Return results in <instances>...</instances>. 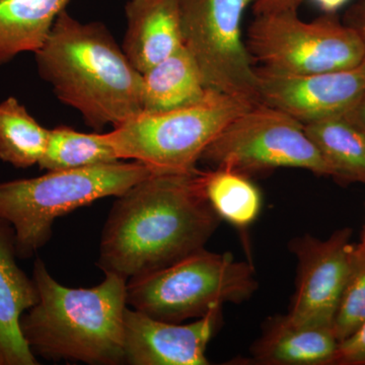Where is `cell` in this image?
<instances>
[{"mask_svg":"<svg viewBox=\"0 0 365 365\" xmlns=\"http://www.w3.org/2000/svg\"><path fill=\"white\" fill-rule=\"evenodd\" d=\"M205 172L151 173L116 197L103 230L98 267L125 279L204 249L222 218L209 203Z\"/></svg>","mask_w":365,"mask_h":365,"instance_id":"6da1fadb","label":"cell"},{"mask_svg":"<svg viewBox=\"0 0 365 365\" xmlns=\"http://www.w3.org/2000/svg\"><path fill=\"white\" fill-rule=\"evenodd\" d=\"M34 54L41 78L93 130L114 128L143 111V74L104 24L81 23L66 9Z\"/></svg>","mask_w":365,"mask_h":365,"instance_id":"7a4b0ae2","label":"cell"},{"mask_svg":"<svg viewBox=\"0 0 365 365\" xmlns=\"http://www.w3.org/2000/svg\"><path fill=\"white\" fill-rule=\"evenodd\" d=\"M98 287H63L44 262L35 261L39 300L20 321L26 344L45 359L93 365L124 364V314L128 280L105 273Z\"/></svg>","mask_w":365,"mask_h":365,"instance_id":"3957f363","label":"cell"},{"mask_svg":"<svg viewBox=\"0 0 365 365\" xmlns=\"http://www.w3.org/2000/svg\"><path fill=\"white\" fill-rule=\"evenodd\" d=\"M151 173L143 163L119 160L0 182V220L14 228L18 258H31L49 242L56 218L98 199L122 195Z\"/></svg>","mask_w":365,"mask_h":365,"instance_id":"277c9868","label":"cell"},{"mask_svg":"<svg viewBox=\"0 0 365 365\" xmlns=\"http://www.w3.org/2000/svg\"><path fill=\"white\" fill-rule=\"evenodd\" d=\"M255 105L209 90L195 104L170 111H141L107 134L120 160L143 163L153 173L192 172L209 144Z\"/></svg>","mask_w":365,"mask_h":365,"instance_id":"5b68a950","label":"cell"},{"mask_svg":"<svg viewBox=\"0 0 365 365\" xmlns=\"http://www.w3.org/2000/svg\"><path fill=\"white\" fill-rule=\"evenodd\" d=\"M258 288L253 266L228 253L199 250L127 282V304L170 323L200 319L227 302L240 304Z\"/></svg>","mask_w":365,"mask_h":365,"instance_id":"8992f818","label":"cell"},{"mask_svg":"<svg viewBox=\"0 0 365 365\" xmlns=\"http://www.w3.org/2000/svg\"><path fill=\"white\" fill-rule=\"evenodd\" d=\"M246 45L262 67L287 74L356 68L365 52L359 31L341 23L335 14L304 21L297 11L257 14Z\"/></svg>","mask_w":365,"mask_h":365,"instance_id":"52a82bcc","label":"cell"},{"mask_svg":"<svg viewBox=\"0 0 365 365\" xmlns=\"http://www.w3.org/2000/svg\"><path fill=\"white\" fill-rule=\"evenodd\" d=\"M200 162L246 176L295 168L335 179L333 168L307 136L304 125L263 104L253 106L230 122L204 150Z\"/></svg>","mask_w":365,"mask_h":365,"instance_id":"ba28073f","label":"cell"},{"mask_svg":"<svg viewBox=\"0 0 365 365\" xmlns=\"http://www.w3.org/2000/svg\"><path fill=\"white\" fill-rule=\"evenodd\" d=\"M256 0H180L182 46L208 90L259 103L256 68L242 20Z\"/></svg>","mask_w":365,"mask_h":365,"instance_id":"9c48e42d","label":"cell"},{"mask_svg":"<svg viewBox=\"0 0 365 365\" xmlns=\"http://www.w3.org/2000/svg\"><path fill=\"white\" fill-rule=\"evenodd\" d=\"M352 230L334 232L328 239L311 235L290 242L297 260V289L287 318L299 326L332 330L343 290L351 272L355 245Z\"/></svg>","mask_w":365,"mask_h":365,"instance_id":"30bf717a","label":"cell"},{"mask_svg":"<svg viewBox=\"0 0 365 365\" xmlns=\"http://www.w3.org/2000/svg\"><path fill=\"white\" fill-rule=\"evenodd\" d=\"M260 104L285 113L302 125L347 114L365 91V68L287 74L256 68Z\"/></svg>","mask_w":365,"mask_h":365,"instance_id":"8fae6325","label":"cell"},{"mask_svg":"<svg viewBox=\"0 0 365 365\" xmlns=\"http://www.w3.org/2000/svg\"><path fill=\"white\" fill-rule=\"evenodd\" d=\"M222 309L192 323H170L127 307L124 314V364L206 365V348L220 322Z\"/></svg>","mask_w":365,"mask_h":365,"instance_id":"7c38bea8","label":"cell"},{"mask_svg":"<svg viewBox=\"0 0 365 365\" xmlns=\"http://www.w3.org/2000/svg\"><path fill=\"white\" fill-rule=\"evenodd\" d=\"M14 230L0 220V365H37L21 334L20 321L39 300L33 278L16 263Z\"/></svg>","mask_w":365,"mask_h":365,"instance_id":"4fadbf2b","label":"cell"},{"mask_svg":"<svg viewBox=\"0 0 365 365\" xmlns=\"http://www.w3.org/2000/svg\"><path fill=\"white\" fill-rule=\"evenodd\" d=\"M125 16L122 49L140 73L182 47L180 0H128Z\"/></svg>","mask_w":365,"mask_h":365,"instance_id":"5bb4252c","label":"cell"},{"mask_svg":"<svg viewBox=\"0 0 365 365\" xmlns=\"http://www.w3.org/2000/svg\"><path fill=\"white\" fill-rule=\"evenodd\" d=\"M338 346L331 329L295 325L278 316L269 319L252 354L258 364L331 365Z\"/></svg>","mask_w":365,"mask_h":365,"instance_id":"9a60e30c","label":"cell"},{"mask_svg":"<svg viewBox=\"0 0 365 365\" xmlns=\"http://www.w3.org/2000/svg\"><path fill=\"white\" fill-rule=\"evenodd\" d=\"M143 74V112H165L195 104L208 93L195 60L182 46Z\"/></svg>","mask_w":365,"mask_h":365,"instance_id":"2e32d148","label":"cell"},{"mask_svg":"<svg viewBox=\"0 0 365 365\" xmlns=\"http://www.w3.org/2000/svg\"><path fill=\"white\" fill-rule=\"evenodd\" d=\"M71 0H0V66L37 52Z\"/></svg>","mask_w":365,"mask_h":365,"instance_id":"e0dca14e","label":"cell"},{"mask_svg":"<svg viewBox=\"0 0 365 365\" xmlns=\"http://www.w3.org/2000/svg\"><path fill=\"white\" fill-rule=\"evenodd\" d=\"M341 182L365 185V130L348 114L304 125Z\"/></svg>","mask_w":365,"mask_h":365,"instance_id":"ac0fdd59","label":"cell"},{"mask_svg":"<svg viewBox=\"0 0 365 365\" xmlns=\"http://www.w3.org/2000/svg\"><path fill=\"white\" fill-rule=\"evenodd\" d=\"M49 132L16 98L0 103V160L4 163L19 169L39 165Z\"/></svg>","mask_w":365,"mask_h":365,"instance_id":"d6986e66","label":"cell"},{"mask_svg":"<svg viewBox=\"0 0 365 365\" xmlns=\"http://www.w3.org/2000/svg\"><path fill=\"white\" fill-rule=\"evenodd\" d=\"M119 160L107 133H83L59 126L50 129L47 148L38 165L48 172L85 169Z\"/></svg>","mask_w":365,"mask_h":365,"instance_id":"ffe728a7","label":"cell"},{"mask_svg":"<svg viewBox=\"0 0 365 365\" xmlns=\"http://www.w3.org/2000/svg\"><path fill=\"white\" fill-rule=\"evenodd\" d=\"M204 188L217 215L235 227H248L260 213V191L246 175L216 168L205 172Z\"/></svg>","mask_w":365,"mask_h":365,"instance_id":"44dd1931","label":"cell"},{"mask_svg":"<svg viewBox=\"0 0 365 365\" xmlns=\"http://www.w3.org/2000/svg\"><path fill=\"white\" fill-rule=\"evenodd\" d=\"M365 321V252L355 245L351 272L336 312L332 332L336 339L345 340Z\"/></svg>","mask_w":365,"mask_h":365,"instance_id":"7402d4cb","label":"cell"},{"mask_svg":"<svg viewBox=\"0 0 365 365\" xmlns=\"http://www.w3.org/2000/svg\"><path fill=\"white\" fill-rule=\"evenodd\" d=\"M331 365H365V321L349 337L341 341Z\"/></svg>","mask_w":365,"mask_h":365,"instance_id":"603a6c76","label":"cell"},{"mask_svg":"<svg viewBox=\"0 0 365 365\" xmlns=\"http://www.w3.org/2000/svg\"><path fill=\"white\" fill-rule=\"evenodd\" d=\"M304 0H256L253 4L255 16L283 11H297Z\"/></svg>","mask_w":365,"mask_h":365,"instance_id":"cb8c5ba5","label":"cell"},{"mask_svg":"<svg viewBox=\"0 0 365 365\" xmlns=\"http://www.w3.org/2000/svg\"><path fill=\"white\" fill-rule=\"evenodd\" d=\"M344 23L352 26L365 24V0H360L346 11Z\"/></svg>","mask_w":365,"mask_h":365,"instance_id":"d4e9b609","label":"cell"},{"mask_svg":"<svg viewBox=\"0 0 365 365\" xmlns=\"http://www.w3.org/2000/svg\"><path fill=\"white\" fill-rule=\"evenodd\" d=\"M347 114L365 130V91L360 97L359 102L352 108L351 111L348 112Z\"/></svg>","mask_w":365,"mask_h":365,"instance_id":"484cf974","label":"cell"},{"mask_svg":"<svg viewBox=\"0 0 365 365\" xmlns=\"http://www.w3.org/2000/svg\"><path fill=\"white\" fill-rule=\"evenodd\" d=\"M349 0H314V4L326 14H335Z\"/></svg>","mask_w":365,"mask_h":365,"instance_id":"4316f807","label":"cell"},{"mask_svg":"<svg viewBox=\"0 0 365 365\" xmlns=\"http://www.w3.org/2000/svg\"><path fill=\"white\" fill-rule=\"evenodd\" d=\"M354 28H356L357 30L359 31L360 35H361L362 39H364V48H365V24H361V25L354 26ZM361 66H364L365 68V52H364V61H362Z\"/></svg>","mask_w":365,"mask_h":365,"instance_id":"83f0119b","label":"cell"},{"mask_svg":"<svg viewBox=\"0 0 365 365\" xmlns=\"http://www.w3.org/2000/svg\"><path fill=\"white\" fill-rule=\"evenodd\" d=\"M359 246L360 247V248L364 250V251L365 252V227H364V235H362L361 242H359Z\"/></svg>","mask_w":365,"mask_h":365,"instance_id":"f1b7e54d","label":"cell"}]
</instances>
